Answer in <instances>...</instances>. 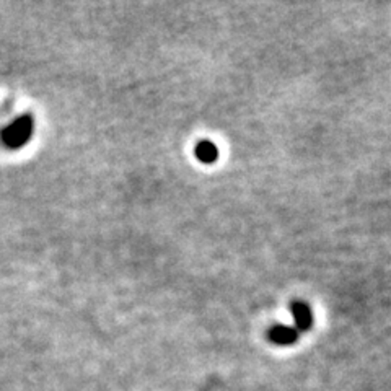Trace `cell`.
Instances as JSON below:
<instances>
[{
    "instance_id": "1",
    "label": "cell",
    "mask_w": 391,
    "mask_h": 391,
    "mask_svg": "<svg viewBox=\"0 0 391 391\" xmlns=\"http://www.w3.org/2000/svg\"><path fill=\"white\" fill-rule=\"evenodd\" d=\"M299 331L294 326L287 325H274L269 333H267V338L272 344L276 346H292L297 343L299 339Z\"/></svg>"
},
{
    "instance_id": "2",
    "label": "cell",
    "mask_w": 391,
    "mask_h": 391,
    "mask_svg": "<svg viewBox=\"0 0 391 391\" xmlns=\"http://www.w3.org/2000/svg\"><path fill=\"white\" fill-rule=\"evenodd\" d=\"M292 316L295 321L294 328L297 329L299 333L309 331V329L313 326L311 310L309 309V305L301 304V301H295V304H292Z\"/></svg>"
},
{
    "instance_id": "3",
    "label": "cell",
    "mask_w": 391,
    "mask_h": 391,
    "mask_svg": "<svg viewBox=\"0 0 391 391\" xmlns=\"http://www.w3.org/2000/svg\"><path fill=\"white\" fill-rule=\"evenodd\" d=\"M194 154L198 156V160L203 161V164H214L217 156H219V150H217L214 142L200 141L198 145H196Z\"/></svg>"
}]
</instances>
